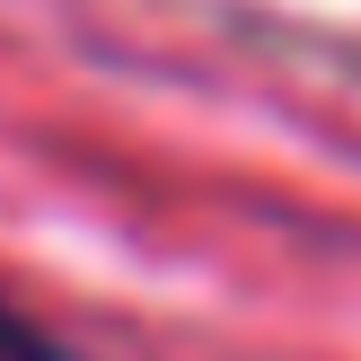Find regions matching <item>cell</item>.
Returning <instances> with one entry per match:
<instances>
[{
	"instance_id": "6da1fadb",
	"label": "cell",
	"mask_w": 361,
	"mask_h": 361,
	"mask_svg": "<svg viewBox=\"0 0 361 361\" xmlns=\"http://www.w3.org/2000/svg\"><path fill=\"white\" fill-rule=\"evenodd\" d=\"M0 361H115V353H88V344H71V335H53L27 300L0 291Z\"/></svg>"
}]
</instances>
